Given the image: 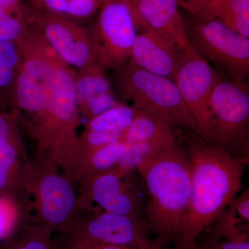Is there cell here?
<instances>
[{
  "label": "cell",
  "mask_w": 249,
  "mask_h": 249,
  "mask_svg": "<svg viewBox=\"0 0 249 249\" xmlns=\"http://www.w3.org/2000/svg\"><path fill=\"white\" fill-rule=\"evenodd\" d=\"M187 143L191 197L178 247L196 244L201 233L240 191L244 168L248 163L201 138L189 139Z\"/></svg>",
  "instance_id": "1"
},
{
  "label": "cell",
  "mask_w": 249,
  "mask_h": 249,
  "mask_svg": "<svg viewBox=\"0 0 249 249\" xmlns=\"http://www.w3.org/2000/svg\"><path fill=\"white\" fill-rule=\"evenodd\" d=\"M146 190L145 215L157 236L170 240L181 234L191 197L187 150L178 144L137 165Z\"/></svg>",
  "instance_id": "2"
},
{
  "label": "cell",
  "mask_w": 249,
  "mask_h": 249,
  "mask_svg": "<svg viewBox=\"0 0 249 249\" xmlns=\"http://www.w3.org/2000/svg\"><path fill=\"white\" fill-rule=\"evenodd\" d=\"M80 122L75 71L63 64L55 73L48 106L26 125L37 142L36 158L58 166L78 137Z\"/></svg>",
  "instance_id": "3"
},
{
  "label": "cell",
  "mask_w": 249,
  "mask_h": 249,
  "mask_svg": "<svg viewBox=\"0 0 249 249\" xmlns=\"http://www.w3.org/2000/svg\"><path fill=\"white\" fill-rule=\"evenodd\" d=\"M22 64L16 82L12 109L19 119L26 116V125L48 106L54 78L65 62L45 40L39 28L31 22L17 40Z\"/></svg>",
  "instance_id": "4"
},
{
  "label": "cell",
  "mask_w": 249,
  "mask_h": 249,
  "mask_svg": "<svg viewBox=\"0 0 249 249\" xmlns=\"http://www.w3.org/2000/svg\"><path fill=\"white\" fill-rule=\"evenodd\" d=\"M28 190L32 211V222L52 232L70 233L85 215L80 208L75 185L58 165L36 158L28 172Z\"/></svg>",
  "instance_id": "5"
},
{
  "label": "cell",
  "mask_w": 249,
  "mask_h": 249,
  "mask_svg": "<svg viewBox=\"0 0 249 249\" xmlns=\"http://www.w3.org/2000/svg\"><path fill=\"white\" fill-rule=\"evenodd\" d=\"M116 70L119 91L123 97L132 101L137 110L199 136L175 82L147 71L131 60Z\"/></svg>",
  "instance_id": "6"
},
{
  "label": "cell",
  "mask_w": 249,
  "mask_h": 249,
  "mask_svg": "<svg viewBox=\"0 0 249 249\" xmlns=\"http://www.w3.org/2000/svg\"><path fill=\"white\" fill-rule=\"evenodd\" d=\"M209 106L211 144L248 163L249 96L245 87L219 78Z\"/></svg>",
  "instance_id": "7"
},
{
  "label": "cell",
  "mask_w": 249,
  "mask_h": 249,
  "mask_svg": "<svg viewBox=\"0 0 249 249\" xmlns=\"http://www.w3.org/2000/svg\"><path fill=\"white\" fill-rule=\"evenodd\" d=\"M90 31L96 61L105 70H116L130 60L142 22L127 0H106Z\"/></svg>",
  "instance_id": "8"
},
{
  "label": "cell",
  "mask_w": 249,
  "mask_h": 249,
  "mask_svg": "<svg viewBox=\"0 0 249 249\" xmlns=\"http://www.w3.org/2000/svg\"><path fill=\"white\" fill-rule=\"evenodd\" d=\"M137 170L117 165L90 178L79 186L78 200L85 212L96 211L142 218L145 214L142 180L136 178Z\"/></svg>",
  "instance_id": "9"
},
{
  "label": "cell",
  "mask_w": 249,
  "mask_h": 249,
  "mask_svg": "<svg viewBox=\"0 0 249 249\" xmlns=\"http://www.w3.org/2000/svg\"><path fill=\"white\" fill-rule=\"evenodd\" d=\"M152 228L147 219L103 211L88 212L67 237L73 245H111L142 248L151 245Z\"/></svg>",
  "instance_id": "10"
},
{
  "label": "cell",
  "mask_w": 249,
  "mask_h": 249,
  "mask_svg": "<svg viewBox=\"0 0 249 249\" xmlns=\"http://www.w3.org/2000/svg\"><path fill=\"white\" fill-rule=\"evenodd\" d=\"M219 78L210 62L188 40L182 51L175 83L196 124L199 137L210 144V99Z\"/></svg>",
  "instance_id": "11"
},
{
  "label": "cell",
  "mask_w": 249,
  "mask_h": 249,
  "mask_svg": "<svg viewBox=\"0 0 249 249\" xmlns=\"http://www.w3.org/2000/svg\"><path fill=\"white\" fill-rule=\"evenodd\" d=\"M188 40L208 61L220 67L232 81L242 83L249 74V38L213 19H202Z\"/></svg>",
  "instance_id": "12"
},
{
  "label": "cell",
  "mask_w": 249,
  "mask_h": 249,
  "mask_svg": "<svg viewBox=\"0 0 249 249\" xmlns=\"http://www.w3.org/2000/svg\"><path fill=\"white\" fill-rule=\"evenodd\" d=\"M33 12L34 22L45 40L69 67L81 70L97 62L90 31L74 19L52 11L33 9Z\"/></svg>",
  "instance_id": "13"
},
{
  "label": "cell",
  "mask_w": 249,
  "mask_h": 249,
  "mask_svg": "<svg viewBox=\"0 0 249 249\" xmlns=\"http://www.w3.org/2000/svg\"><path fill=\"white\" fill-rule=\"evenodd\" d=\"M30 161L20 133L0 150V196L14 201L29 214L32 211L28 190Z\"/></svg>",
  "instance_id": "14"
},
{
  "label": "cell",
  "mask_w": 249,
  "mask_h": 249,
  "mask_svg": "<svg viewBox=\"0 0 249 249\" xmlns=\"http://www.w3.org/2000/svg\"><path fill=\"white\" fill-rule=\"evenodd\" d=\"M142 22V29L164 37L183 51L188 34L175 0H127Z\"/></svg>",
  "instance_id": "15"
},
{
  "label": "cell",
  "mask_w": 249,
  "mask_h": 249,
  "mask_svg": "<svg viewBox=\"0 0 249 249\" xmlns=\"http://www.w3.org/2000/svg\"><path fill=\"white\" fill-rule=\"evenodd\" d=\"M182 51L151 31L142 29L134 40L130 60L155 74L175 82Z\"/></svg>",
  "instance_id": "16"
},
{
  "label": "cell",
  "mask_w": 249,
  "mask_h": 249,
  "mask_svg": "<svg viewBox=\"0 0 249 249\" xmlns=\"http://www.w3.org/2000/svg\"><path fill=\"white\" fill-rule=\"evenodd\" d=\"M126 146L122 139L111 142L62 168V173L75 186H80L93 177L117 166Z\"/></svg>",
  "instance_id": "17"
},
{
  "label": "cell",
  "mask_w": 249,
  "mask_h": 249,
  "mask_svg": "<svg viewBox=\"0 0 249 249\" xmlns=\"http://www.w3.org/2000/svg\"><path fill=\"white\" fill-rule=\"evenodd\" d=\"M122 140L127 145L143 142H161L170 145L178 143L171 125L155 116L139 111L123 134Z\"/></svg>",
  "instance_id": "18"
},
{
  "label": "cell",
  "mask_w": 249,
  "mask_h": 249,
  "mask_svg": "<svg viewBox=\"0 0 249 249\" xmlns=\"http://www.w3.org/2000/svg\"><path fill=\"white\" fill-rule=\"evenodd\" d=\"M22 64L17 41L0 42V108L11 110L15 89Z\"/></svg>",
  "instance_id": "19"
},
{
  "label": "cell",
  "mask_w": 249,
  "mask_h": 249,
  "mask_svg": "<svg viewBox=\"0 0 249 249\" xmlns=\"http://www.w3.org/2000/svg\"><path fill=\"white\" fill-rule=\"evenodd\" d=\"M205 19H213L249 38V0H210Z\"/></svg>",
  "instance_id": "20"
},
{
  "label": "cell",
  "mask_w": 249,
  "mask_h": 249,
  "mask_svg": "<svg viewBox=\"0 0 249 249\" xmlns=\"http://www.w3.org/2000/svg\"><path fill=\"white\" fill-rule=\"evenodd\" d=\"M106 70L97 62L75 71V86L78 105L102 93L112 91Z\"/></svg>",
  "instance_id": "21"
},
{
  "label": "cell",
  "mask_w": 249,
  "mask_h": 249,
  "mask_svg": "<svg viewBox=\"0 0 249 249\" xmlns=\"http://www.w3.org/2000/svg\"><path fill=\"white\" fill-rule=\"evenodd\" d=\"M137 112L138 111L133 106L120 103L89 119L85 124V129L124 134Z\"/></svg>",
  "instance_id": "22"
},
{
  "label": "cell",
  "mask_w": 249,
  "mask_h": 249,
  "mask_svg": "<svg viewBox=\"0 0 249 249\" xmlns=\"http://www.w3.org/2000/svg\"><path fill=\"white\" fill-rule=\"evenodd\" d=\"M52 234L42 226L32 222L27 223L0 245V249H55Z\"/></svg>",
  "instance_id": "23"
},
{
  "label": "cell",
  "mask_w": 249,
  "mask_h": 249,
  "mask_svg": "<svg viewBox=\"0 0 249 249\" xmlns=\"http://www.w3.org/2000/svg\"><path fill=\"white\" fill-rule=\"evenodd\" d=\"M106 0H30L33 9L58 13L73 18L91 17Z\"/></svg>",
  "instance_id": "24"
},
{
  "label": "cell",
  "mask_w": 249,
  "mask_h": 249,
  "mask_svg": "<svg viewBox=\"0 0 249 249\" xmlns=\"http://www.w3.org/2000/svg\"><path fill=\"white\" fill-rule=\"evenodd\" d=\"M206 229H209L212 237L228 240H249V223L236 213L230 205L218 214Z\"/></svg>",
  "instance_id": "25"
},
{
  "label": "cell",
  "mask_w": 249,
  "mask_h": 249,
  "mask_svg": "<svg viewBox=\"0 0 249 249\" xmlns=\"http://www.w3.org/2000/svg\"><path fill=\"white\" fill-rule=\"evenodd\" d=\"M32 216L14 201L0 196V245L11 238Z\"/></svg>",
  "instance_id": "26"
},
{
  "label": "cell",
  "mask_w": 249,
  "mask_h": 249,
  "mask_svg": "<svg viewBox=\"0 0 249 249\" xmlns=\"http://www.w3.org/2000/svg\"><path fill=\"white\" fill-rule=\"evenodd\" d=\"M175 145L155 142H136V143L129 144L127 145L125 150L121 155L118 165L129 170H136L139 162L168 150Z\"/></svg>",
  "instance_id": "27"
},
{
  "label": "cell",
  "mask_w": 249,
  "mask_h": 249,
  "mask_svg": "<svg viewBox=\"0 0 249 249\" xmlns=\"http://www.w3.org/2000/svg\"><path fill=\"white\" fill-rule=\"evenodd\" d=\"M33 20V9L24 6L16 14L0 20V42L19 40Z\"/></svg>",
  "instance_id": "28"
},
{
  "label": "cell",
  "mask_w": 249,
  "mask_h": 249,
  "mask_svg": "<svg viewBox=\"0 0 249 249\" xmlns=\"http://www.w3.org/2000/svg\"><path fill=\"white\" fill-rule=\"evenodd\" d=\"M120 103L113 91H111L89 98L88 101L80 103L78 106L80 113H83L91 119L93 116H97L103 111L117 106Z\"/></svg>",
  "instance_id": "29"
},
{
  "label": "cell",
  "mask_w": 249,
  "mask_h": 249,
  "mask_svg": "<svg viewBox=\"0 0 249 249\" xmlns=\"http://www.w3.org/2000/svg\"><path fill=\"white\" fill-rule=\"evenodd\" d=\"M19 113L15 109H0V150L19 132Z\"/></svg>",
  "instance_id": "30"
},
{
  "label": "cell",
  "mask_w": 249,
  "mask_h": 249,
  "mask_svg": "<svg viewBox=\"0 0 249 249\" xmlns=\"http://www.w3.org/2000/svg\"><path fill=\"white\" fill-rule=\"evenodd\" d=\"M198 246L200 249H249V240H228L211 236L203 245Z\"/></svg>",
  "instance_id": "31"
},
{
  "label": "cell",
  "mask_w": 249,
  "mask_h": 249,
  "mask_svg": "<svg viewBox=\"0 0 249 249\" xmlns=\"http://www.w3.org/2000/svg\"><path fill=\"white\" fill-rule=\"evenodd\" d=\"M168 241L157 236L151 245L142 248L122 246L73 245L68 246L67 249H168Z\"/></svg>",
  "instance_id": "32"
},
{
  "label": "cell",
  "mask_w": 249,
  "mask_h": 249,
  "mask_svg": "<svg viewBox=\"0 0 249 249\" xmlns=\"http://www.w3.org/2000/svg\"><path fill=\"white\" fill-rule=\"evenodd\" d=\"M179 7L186 10L192 15L205 19L210 0H175Z\"/></svg>",
  "instance_id": "33"
},
{
  "label": "cell",
  "mask_w": 249,
  "mask_h": 249,
  "mask_svg": "<svg viewBox=\"0 0 249 249\" xmlns=\"http://www.w3.org/2000/svg\"><path fill=\"white\" fill-rule=\"evenodd\" d=\"M236 213L246 222H249V190L245 189L239 196H236L229 204Z\"/></svg>",
  "instance_id": "34"
},
{
  "label": "cell",
  "mask_w": 249,
  "mask_h": 249,
  "mask_svg": "<svg viewBox=\"0 0 249 249\" xmlns=\"http://www.w3.org/2000/svg\"><path fill=\"white\" fill-rule=\"evenodd\" d=\"M22 7V3L13 6H0V20L16 14L20 11Z\"/></svg>",
  "instance_id": "35"
},
{
  "label": "cell",
  "mask_w": 249,
  "mask_h": 249,
  "mask_svg": "<svg viewBox=\"0 0 249 249\" xmlns=\"http://www.w3.org/2000/svg\"><path fill=\"white\" fill-rule=\"evenodd\" d=\"M22 0H0V6H13L21 4Z\"/></svg>",
  "instance_id": "36"
},
{
  "label": "cell",
  "mask_w": 249,
  "mask_h": 249,
  "mask_svg": "<svg viewBox=\"0 0 249 249\" xmlns=\"http://www.w3.org/2000/svg\"><path fill=\"white\" fill-rule=\"evenodd\" d=\"M178 249H200L197 243L195 245L183 246V247H178Z\"/></svg>",
  "instance_id": "37"
}]
</instances>
